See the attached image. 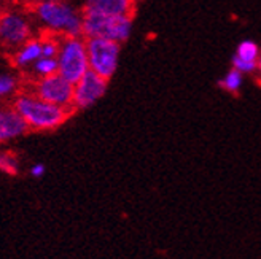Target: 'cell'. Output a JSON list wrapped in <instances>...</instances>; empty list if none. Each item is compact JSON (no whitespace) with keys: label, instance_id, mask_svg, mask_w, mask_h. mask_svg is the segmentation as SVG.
Returning <instances> with one entry per match:
<instances>
[{"label":"cell","instance_id":"obj_11","mask_svg":"<svg viewBox=\"0 0 261 259\" xmlns=\"http://www.w3.org/2000/svg\"><path fill=\"white\" fill-rule=\"evenodd\" d=\"M42 57V38L35 35L11 53V66L19 72H29L34 64Z\"/></svg>","mask_w":261,"mask_h":259},{"label":"cell","instance_id":"obj_10","mask_svg":"<svg viewBox=\"0 0 261 259\" xmlns=\"http://www.w3.org/2000/svg\"><path fill=\"white\" fill-rule=\"evenodd\" d=\"M25 132H29V129L16 110L11 105L0 107V145L10 143L22 137Z\"/></svg>","mask_w":261,"mask_h":259},{"label":"cell","instance_id":"obj_5","mask_svg":"<svg viewBox=\"0 0 261 259\" xmlns=\"http://www.w3.org/2000/svg\"><path fill=\"white\" fill-rule=\"evenodd\" d=\"M133 16L83 15V38H103L115 43H124L133 34Z\"/></svg>","mask_w":261,"mask_h":259},{"label":"cell","instance_id":"obj_13","mask_svg":"<svg viewBox=\"0 0 261 259\" xmlns=\"http://www.w3.org/2000/svg\"><path fill=\"white\" fill-rule=\"evenodd\" d=\"M56 73H58V61L55 57H40L29 70V78L31 81L42 80V78H48V76H53Z\"/></svg>","mask_w":261,"mask_h":259},{"label":"cell","instance_id":"obj_8","mask_svg":"<svg viewBox=\"0 0 261 259\" xmlns=\"http://www.w3.org/2000/svg\"><path fill=\"white\" fill-rule=\"evenodd\" d=\"M109 81L100 78L99 75L88 72L83 78L73 84V100L72 110L82 111L93 107L107 93Z\"/></svg>","mask_w":261,"mask_h":259},{"label":"cell","instance_id":"obj_4","mask_svg":"<svg viewBox=\"0 0 261 259\" xmlns=\"http://www.w3.org/2000/svg\"><path fill=\"white\" fill-rule=\"evenodd\" d=\"M58 61V75L70 84L80 81L89 72L86 38L83 37H67L61 38Z\"/></svg>","mask_w":261,"mask_h":259},{"label":"cell","instance_id":"obj_2","mask_svg":"<svg viewBox=\"0 0 261 259\" xmlns=\"http://www.w3.org/2000/svg\"><path fill=\"white\" fill-rule=\"evenodd\" d=\"M11 107L22 118L29 131L32 132H51L67 123L72 110L56 107L37 97L31 89H22L13 99Z\"/></svg>","mask_w":261,"mask_h":259},{"label":"cell","instance_id":"obj_17","mask_svg":"<svg viewBox=\"0 0 261 259\" xmlns=\"http://www.w3.org/2000/svg\"><path fill=\"white\" fill-rule=\"evenodd\" d=\"M42 38V57H55L59 53V45H61V38L49 35V34H40Z\"/></svg>","mask_w":261,"mask_h":259},{"label":"cell","instance_id":"obj_16","mask_svg":"<svg viewBox=\"0 0 261 259\" xmlns=\"http://www.w3.org/2000/svg\"><path fill=\"white\" fill-rule=\"evenodd\" d=\"M242 81H244V75L238 70L231 69L223 78L220 80V86L223 88L225 91H228V93H232L236 94L239 93V89L242 86Z\"/></svg>","mask_w":261,"mask_h":259},{"label":"cell","instance_id":"obj_7","mask_svg":"<svg viewBox=\"0 0 261 259\" xmlns=\"http://www.w3.org/2000/svg\"><path fill=\"white\" fill-rule=\"evenodd\" d=\"M28 89H31L37 97H40L48 103H53V105L61 108L72 110L73 84H70L67 80H64L58 73L53 76H48V78L31 81Z\"/></svg>","mask_w":261,"mask_h":259},{"label":"cell","instance_id":"obj_3","mask_svg":"<svg viewBox=\"0 0 261 259\" xmlns=\"http://www.w3.org/2000/svg\"><path fill=\"white\" fill-rule=\"evenodd\" d=\"M31 10L25 7H5L0 10V48L10 53L37 35Z\"/></svg>","mask_w":261,"mask_h":259},{"label":"cell","instance_id":"obj_15","mask_svg":"<svg viewBox=\"0 0 261 259\" xmlns=\"http://www.w3.org/2000/svg\"><path fill=\"white\" fill-rule=\"evenodd\" d=\"M259 46L252 42V40H242L238 48L236 53H234V57H238L244 62H250V64H256L259 59Z\"/></svg>","mask_w":261,"mask_h":259},{"label":"cell","instance_id":"obj_22","mask_svg":"<svg viewBox=\"0 0 261 259\" xmlns=\"http://www.w3.org/2000/svg\"><path fill=\"white\" fill-rule=\"evenodd\" d=\"M49 2H61V0H49Z\"/></svg>","mask_w":261,"mask_h":259},{"label":"cell","instance_id":"obj_20","mask_svg":"<svg viewBox=\"0 0 261 259\" xmlns=\"http://www.w3.org/2000/svg\"><path fill=\"white\" fill-rule=\"evenodd\" d=\"M7 2H8V0H0V10H4L7 7Z\"/></svg>","mask_w":261,"mask_h":259},{"label":"cell","instance_id":"obj_1","mask_svg":"<svg viewBox=\"0 0 261 259\" xmlns=\"http://www.w3.org/2000/svg\"><path fill=\"white\" fill-rule=\"evenodd\" d=\"M31 13L40 34H49L59 38L82 37L83 10L73 0H38L31 7Z\"/></svg>","mask_w":261,"mask_h":259},{"label":"cell","instance_id":"obj_6","mask_svg":"<svg viewBox=\"0 0 261 259\" xmlns=\"http://www.w3.org/2000/svg\"><path fill=\"white\" fill-rule=\"evenodd\" d=\"M89 72L99 75L103 80H110L120 64L121 45L103 40V38H88L86 40Z\"/></svg>","mask_w":261,"mask_h":259},{"label":"cell","instance_id":"obj_21","mask_svg":"<svg viewBox=\"0 0 261 259\" xmlns=\"http://www.w3.org/2000/svg\"><path fill=\"white\" fill-rule=\"evenodd\" d=\"M24 2H29V4H31V7H32L35 2H38V0H24Z\"/></svg>","mask_w":261,"mask_h":259},{"label":"cell","instance_id":"obj_18","mask_svg":"<svg viewBox=\"0 0 261 259\" xmlns=\"http://www.w3.org/2000/svg\"><path fill=\"white\" fill-rule=\"evenodd\" d=\"M29 174H31V177H34V178H42V177L46 174V167H45V164H42V162H37V164L31 165Z\"/></svg>","mask_w":261,"mask_h":259},{"label":"cell","instance_id":"obj_12","mask_svg":"<svg viewBox=\"0 0 261 259\" xmlns=\"http://www.w3.org/2000/svg\"><path fill=\"white\" fill-rule=\"evenodd\" d=\"M21 91V78L16 72L0 70V100L15 99Z\"/></svg>","mask_w":261,"mask_h":259},{"label":"cell","instance_id":"obj_9","mask_svg":"<svg viewBox=\"0 0 261 259\" xmlns=\"http://www.w3.org/2000/svg\"><path fill=\"white\" fill-rule=\"evenodd\" d=\"M83 15L133 16L136 0H82Z\"/></svg>","mask_w":261,"mask_h":259},{"label":"cell","instance_id":"obj_19","mask_svg":"<svg viewBox=\"0 0 261 259\" xmlns=\"http://www.w3.org/2000/svg\"><path fill=\"white\" fill-rule=\"evenodd\" d=\"M256 70L261 73V54H259V59H258V62H256Z\"/></svg>","mask_w":261,"mask_h":259},{"label":"cell","instance_id":"obj_14","mask_svg":"<svg viewBox=\"0 0 261 259\" xmlns=\"http://www.w3.org/2000/svg\"><path fill=\"white\" fill-rule=\"evenodd\" d=\"M0 172L8 177H16L21 172V162L15 153L0 150Z\"/></svg>","mask_w":261,"mask_h":259}]
</instances>
